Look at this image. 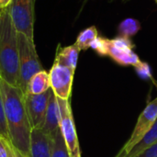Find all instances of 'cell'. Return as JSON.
I'll list each match as a JSON object with an SVG mask.
<instances>
[{"label":"cell","instance_id":"ffe728a7","mask_svg":"<svg viewBox=\"0 0 157 157\" xmlns=\"http://www.w3.org/2000/svg\"><path fill=\"white\" fill-rule=\"evenodd\" d=\"M136 157H157V142Z\"/></svg>","mask_w":157,"mask_h":157},{"label":"cell","instance_id":"d4e9b609","mask_svg":"<svg viewBox=\"0 0 157 157\" xmlns=\"http://www.w3.org/2000/svg\"><path fill=\"white\" fill-rule=\"evenodd\" d=\"M123 1H127V0H123Z\"/></svg>","mask_w":157,"mask_h":157},{"label":"cell","instance_id":"4fadbf2b","mask_svg":"<svg viewBox=\"0 0 157 157\" xmlns=\"http://www.w3.org/2000/svg\"><path fill=\"white\" fill-rule=\"evenodd\" d=\"M51 88L49 73L44 69L35 74L28 83L25 94L40 95Z\"/></svg>","mask_w":157,"mask_h":157},{"label":"cell","instance_id":"8fae6325","mask_svg":"<svg viewBox=\"0 0 157 157\" xmlns=\"http://www.w3.org/2000/svg\"><path fill=\"white\" fill-rule=\"evenodd\" d=\"M29 157H51V137L41 130H32Z\"/></svg>","mask_w":157,"mask_h":157},{"label":"cell","instance_id":"ba28073f","mask_svg":"<svg viewBox=\"0 0 157 157\" xmlns=\"http://www.w3.org/2000/svg\"><path fill=\"white\" fill-rule=\"evenodd\" d=\"M74 75L75 71L57 63H53L49 72L50 85L51 89L58 98L64 100L70 99Z\"/></svg>","mask_w":157,"mask_h":157},{"label":"cell","instance_id":"9c48e42d","mask_svg":"<svg viewBox=\"0 0 157 157\" xmlns=\"http://www.w3.org/2000/svg\"><path fill=\"white\" fill-rule=\"evenodd\" d=\"M52 89L50 88L40 95L24 94L26 110L32 130L42 129Z\"/></svg>","mask_w":157,"mask_h":157},{"label":"cell","instance_id":"7a4b0ae2","mask_svg":"<svg viewBox=\"0 0 157 157\" xmlns=\"http://www.w3.org/2000/svg\"><path fill=\"white\" fill-rule=\"evenodd\" d=\"M0 79L19 88L17 30L11 17L9 6L0 8Z\"/></svg>","mask_w":157,"mask_h":157},{"label":"cell","instance_id":"d6986e66","mask_svg":"<svg viewBox=\"0 0 157 157\" xmlns=\"http://www.w3.org/2000/svg\"><path fill=\"white\" fill-rule=\"evenodd\" d=\"M7 155L8 157H26L11 144L10 141L7 142Z\"/></svg>","mask_w":157,"mask_h":157},{"label":"cell","instance_id":"30bf717a","mask_svg":"<svg viewBox=\"0 0 157 157\" xmlns=\"http://www.w3.org/2000/svg\"><path fill=\"white\" fill-rule=\"evenodd\" d=\"M60 124H61L60 106H59L57 97L54 95V93L52 90V93H51L50 98H49V102H48L44 124L42 126L41 131L45 134H47L51 137L60 129Z\"/></svg>","mask_w":157,"mask_h":157},{"label":"cell","instance_id":"52a82bcc","mask_svg":"<svg viewBox=\"0 0 157 157\" xmlns=\"http://www.w3.org/2000/svg\"><path fill=\"white\" fill-rule=\"evenodd\" d=\"M9 8L17 32L25 34L30 40L34 41V9L31 0H12Z\"/></svg>","mask_w":157,"mask_h":157},{"label":"cell","instance_id":"277c9868","mask_svg":"<svg viewBox=\"0 0 157 157\" xmlns=\"http://www.w3.org/2000/svg\"><path fill=\"white\" fill-rule=\"evenodd\" d=\"M104 56H109L119 64L124 66L131 65L138 70L145 63L142 62L139 56L132 51L134 44L130 39L117 37L113 40L104 39Z\"/></svg>","mask_w":157,"mask_h":157},{"label":"cell","instance_id":"cb8c5ba5","mask_svg":"<svg viewBox=\"0 0 157 157\" xmlns=\"http://www.w3.org/2000/svg\"><path fill=\"white\" fill-rule=\"evenodd\" d=\"M155 2H156V3H157V0H155Z\"/></svg>","mask_w":157,"mask_h":157},{"label":"cell","instance_id":"8992f818","mask_svg":"<svg viewBox=\"0 0 157 157\" xmlns=\"http://www.w3.org/2000/svg\"><path fill=\"white\" fill-rule=\"evenodd\" d=\"M58 102L61 110V132L67 146L70 157H81V151L72 113L70 99L64 100L58 98Z\"/></svg>","mask_w":157,"mask_h":157},{"label":"cell","instance_id":"e0dca14e","mask_svg":"<svg viewBox=\"0 0 157 157\" xmlns=\"http://www.w3.org/2000/svg\"><path fill=\"white\" fill-rule=\"evenodd\" d=\"M141 29L140 22L134 18H126L124 19L118 28V37L130 39L131 37L137 34Z\"/></svg>","mask_w":157,"mask_h":157},{"label":"cell","instance_id":"6da1fadb","mask_svg":"<svg viewBox=\"0 0 157 157\" xmlns=\"http://www.w3.org/2000/svg\"><path fill=\"white\" fill-rule=\"evenodd\" d=\"M0 88L4 100L5 117L11 144L26 157L29 155L31 126L26 110L24 93L0 79Z\"/></svg>","mask_w":157,"mask_h":157},{"label":"cell","instance_id":"3957f363","mask_svg":"<svg viewBox=\"0 0 157 157\" xmlns=\"http://www.w3.org/2000/svg\"><path fill=\"white\" fill-rule=\"evenodd\" d=\"M17 46L19 57V88L25 94L30 78L38 72L43 70L39 59L34 41L30 40L25 34L17 32Z\"/></svg>","mask_w":157,"mask_h":157},{"label":"cell","instance_id":"2e32d148","mask_svg":"<svg viewBox=\"0 0 157 157\" xmlns=\"http://www.w3.org/2000/svg\"><path fill=\"white\" fill-rule=\"evenodd\" d=\"M98 30L95 26H91L82 30L75 41V45L79 48L80 51H86L88 48H91L93 42L98 39Z\"/></svg>","mask_w":157,"mask_h":157},{"label":"cell","instance_id":"5bb4252c","mask_svg":"<svg viewBox=\"0 0 157 157\" xmlns=\"http://www.w3.org/2000/svg\"><path fill=\"white\" fill-rule=\"evenodd\" d=\"M157 142V119L151 129L145 133L141 141L130 151L126 157H136Z\"/></svg>","mask_w":157,"mask_h":157},{"label":"cell","instance_id":"7c38bea8","mask_svg":"<svg viewBox=\"0 0 157 157\" xmlns=\"http://www.w3.org/2000/svg\"><path fill=\"white\" fill-rule=\"evenodd\" d=\"M79 52L80 50L75 44L66 47H61V45H58L54 63H57L61 65L70 68L73 71H75Z\"/></svg>","mask_w":157,"mask_h":157},{"label":"cell","instance_id":"9a60e30c","mask_svg":"<svg viewBox=\"0 0 157 157\" xmlns=\"http://www.w3.org/2000/svg\"><path fill=\"white\" fill-rule=\"evenodd\" d=\"M51 157H70L61 132V127L52 136H51Z\"/></svg>","mask_w":157,"mask_h":157},{"label":"cell","instance_id":"603a6c76","mask_svg":"<svg viewBox=\"0 0 157 157\" xmlns=\"http://www.w3.org/2000/svg\"><path fill=\"white\" fill-rule=\"evenodd\" d=\"M37 0H31V5H32V7L33 9H35V3H36Z\"/></svg>","mask_w":157,"mask_h":157},{"label":"cell","instance_id":"7402d4cb","mask_svg":"<svg viewBox=\"0 0 157 157\" xmlns=\"http://www.w3.org/2000/svg\"><path fill=\"white\" fill-rule=\"evenodd\" d=\"M12 0H0V8H5L10 6Z\"/></svg>","mask_w":157,"mask_h":157},{"label":"cell","instance_id":"5b68a950","mask_svg":"<svg viewBox=\"0 0 157 157\" xmlns=\"http://www.w3.org/2000/svg\"><path fill=\"white\" fill-rule=\"evenodd\" d=\"M157 119V98L147 104L138 118L136 125L126 144L116 157H126L130 151L141 141L145 133L151 129Z\"/></svg>","mask_w":157,"mask_h":157},{"label":"cell","instance_id":"ac0fdd59","mask_svg":"<svg viewBox=\"0 0 157 157\" xmlns=\"http://www.w3.org/2000/svg\"><path fill=\"white\" fill-rule=\"evenodd\" d=\"M0 135L2 137H4L5 139L9 140L7 127H6V117H5L4 100H3V96H2V93H1V88H0Z\"/></svg>","mask_w":157,"mask_h":157},{"label":"cell","instance_id":"44dd1931","mask_svg":"<svg viewBox=\"0 0 157 157\" xmlns=\"http://www.w3.org/2000/svg\"><path fill=\"white\" fill-rule=\"evenodd\" d=\"M9 140L5 139L0 135V157H8L7 155V142Z\"/></svg>","mask_w":157,"mask_h":157}]
</instances>
